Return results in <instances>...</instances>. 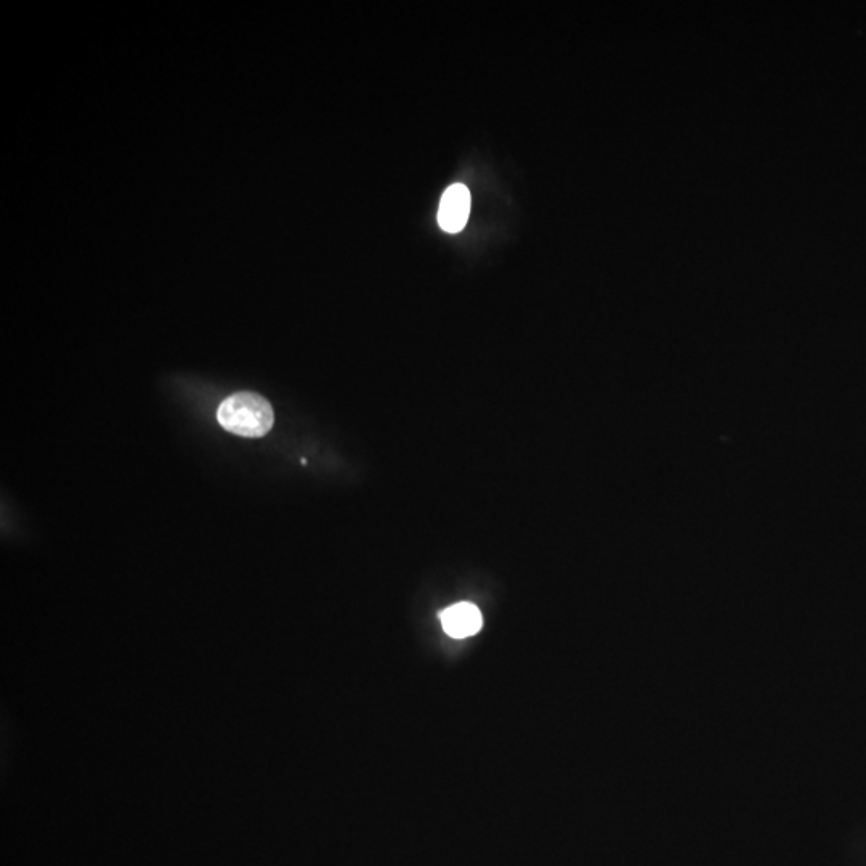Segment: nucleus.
Here are the masks:
<instances>
[{
    "label": "nucleus",
    "instance_id": "nucleus-1",
    "mask_svg": "<svg viewBox=\"0 0 866 866\" xmlns=\"http://www.w3.org/2000/svg\"><path fill=\"white\" fill-rule=\"evenodd\" d=\"M217 419L227 432L259 438L272 430L275 414L272 405L259 393L239 392L223 401Z\"/></svg>",
    "mask_w": 866,
    "mask_h": 866
},
{
    "label": "nucleus",
    "instance_id": "nucleus-2",
    "mask_svg": "<svg viewBox=\"0 0 866 866\" xmlns=\"http://www.w3.org/2000/svg\"><path fill=\"white\" fill-rule=\"evenodd\" d=\"M470 193L464 185H451L438 209V223L448 233H459L470 215Z\"/></svg>",
    "mask_w": 866,
    "mask_h": 866
},
{
    "label": "nucleus",
    "instance_id": "nucleus-3",
    "mask_svg": "<svg viewBox=\"0 0 866 866\" xmlns=\"http://www.w3.org/2000/svg\"><path fill=\"white\" fill-rule=\"evenodd\" d=\"M443 629L453 639L475 636L483 626L482 613L469 602L456 603L440 613Z\"/></svg>",
    "mask_w": 866,
    "mask_h": 866
}]
</instances>
